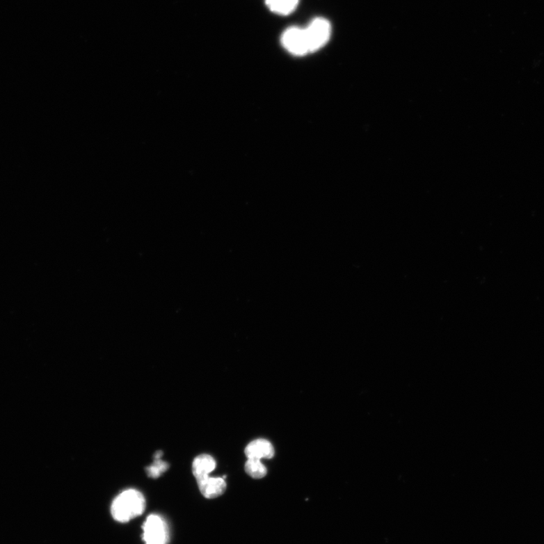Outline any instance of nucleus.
Segmentation results:
<instances>
[{"instance_id":"1","label":"nucleus","mask_w":544,"mask_h":544,"mask_svg":"<svg viewBox=\"0 0 544 544\" xmlns=\"http://www.w3.org/2000/svg\"><path fill=\"white\" fill-rule=\"evenodd\" d=\"M146 506L144 495L136 489L122 491L111 506L113 519L120 523H127L143 514Z\"/></svg>"},{"instance_id":"2","label":"nucleus","mask_w":544,"mask_h":544,"mask_svg":"<svg viewBox=\"0 0 544 544\" xmlns=\"http://www.w3.org/2000/svg\"><path fill=\"white\" fill-rule=\"evenodd\" d=\"M143 540L145 544H168L170 530L163 518L157 514L147 517L143 525Z\"/></svg>"},{"instance_id":"3","label":"nucleus","mask_w":544,"mask_h":544,"mask_svg":"<svg viewBox=\"0 0 544 544\" xmlns=\"http://www.w3.org/2000/svg\"><path fill=\"white\" fill-rule=\"evenodd\" d=\"M305 31L310 52L312 54L326 45L330 38L332 29L327 19L318 17L314 19Z\"/></svg>"},{"instance_id":"4","label":"nucleus","mask_w":544,"mask_h":544,"mask_svg":"<svg viewBox=\"0 0 544 544\" xmlns=\"http://www.w3.org/2000/svg\"><path fill=\"white\" fill-rule=\"evenodd\" d=\"M282 43L284 48L294 56H303L311 54L305 29H288L282 34Z\"/></svg>"},{"instance_id":"5","label":"nucleus","mask_w":544,"mask_h":544,"mask_svg":"<svg viewBox=\"0 0 544 544\" xmlns=\"http://www.w3.org/2000/svg\"><path fill=\"white\" fill-rule=\"evenodd\" d=\"M200 493L207 499H214L224 494L226 482L224 478L207 477L197 481Z\"/></svg>"},{"instance_id":"6","label":"nucleus","mask_w":544,"mask_h":544,"mask_svg":"<svg viewBox=\"0 0 544 544\" xmlns=\"http://www.w3.org/2000/svg\"><path fill=\"white\" fill-rule=\"evenodd\" d=\"M244 452L248 459H271L275 455L273 445L268 440H262V438L251 442L246 447Z\"/></svg>"},{"instance_id":"7","label":"nucleus","mask_w":544,"mask_h":544,"mask_svg":"<svg viewBox=\"0 0 544 544\" xmlns=\"http://www.w3.org/2000/svg\"><path fill=\"white\" fill-rule=\"evenodd\" d=\"M216 467V462L212 456L201 454L197 457L192 465V472L197 481L209 476Z\"/></svg>"},{"instance_id":"8","label":"nucleus","mask_w":544,"mask_h":544,"mask_svg":"<svg viewBox=\"0 0 544 544\" xmlns=\"http://www.w3.org/2000/svg\"><path fill=\"white\" fill-rule=\"evenodd\" d=\"M266 3L272 13L287 15L296 10L299 0H266Z\"/></svg>"},{"instance_id":"9","label":"nucleus","mask_w":544,"mask_h":544,"mask_svg":"<svg viewBox=\"0 0 544 544\" xmlns=\"http://www.w3.org/2000/svg\"><path fill=\"white\" fill-rule=\"evenodd\" d=\"M245 471L253 479L264 478L267 474V468L261 460L248 459L245 463Z\"/></svg>"},{"instance_id":"10","label":"nucleus","mask_w":544,"mask_h":544,"mask_svg":"<svg viewBox=\"0 0 544 544\" xmlns=\"http://www.w3.org/2000/svg\"><path fill=\"white\" fill-rule=\"evenodd\" d=\"M169 468L168 463L161 461V459H154L152 466L146 468L147 476L149 477L157 479L159 478L163 472Z\"/></svg>"},{"instance_id":"11","label":"nucleus","mask_w":544,"mask_h":544,"mask_svg":"<svg viewBox=\"0 0 544 544\" xmlns=\"http://www.w3.org/2000/svg\"><path fill=\"white\" fill-rule=\"evenodd\" d=\"M162 455H163L162 451H157L154 455V459H160L162 457Z\"/></svg>"}]
</instances>
